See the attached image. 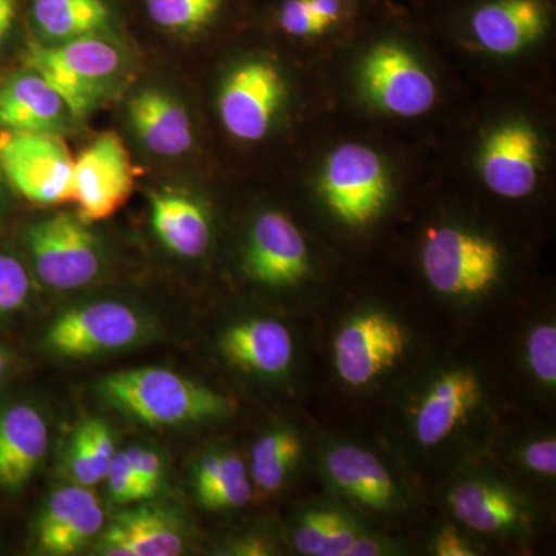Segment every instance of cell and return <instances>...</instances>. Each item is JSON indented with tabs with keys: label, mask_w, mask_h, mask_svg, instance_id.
<instances>
[{
	"label": "cell",
	"mask_w": 556,
	"mask_h": 556,
	"mask_svg": "<svg viewBox=\"0 0 556 556\" xmlns=\"http://www.w3.org/2000/svg\"><path fill=\"white\" fill-rule=\"evenodd\" d=\"M320 192L332 214L350 228H364L379 217L390 197V179L375 150L340 146L329 155Z\"/></svg>",
	"instance_id": "cell-6"
},
{
	"label": "cell",
	"mask_w": 556,
	"mask_h": 556,
	"mask_svg": "<svg viewBox=\"0 0 556 556\" xmlns=\"http://www.w3.org/2000/svg\"><path fill=\"white\" fill-rule=\"evenodd\" d=\"M434 554L439 556H475V547L453 527H445L433 541Z\"/></svg>",
	"instance_id": "cell-37"
},
{
	"label": "cell",
	"mask_w": 556,
	"mask_h": 556,
	"mask_svg": "<svg viewBox=\"0 0 556 556\" xmlns=\"http://www.w3.org/2000/svg\"><path fill=\"white\" fill-rule=\"evenodd\" d=\"M64 464L76 484L93 486L104 481L105 471L102 470L100 460L80 427L76 428L75 433L70 438Z\"/></svg>",
	"instance_id": "cell-32"
},
{
	"label": "cell",
	"mask_w": 556,
	"mask_h": 556,
	"mask_svg": "<svg viewBox=\"0 0 556 556\" xmlns=\"http://www.w3.org/2000/svg\"><path fill=\"white\" fill-rule=\"evenodd\" d=\"M229 551L230 555L241 556H262L274 554L273 544H270L266 538L257 535L239 538V540L233 541Z\"/></svg>",
	"instance_id": "cell-39"
},
{
	"label": "cell",
	"mask_w": 556,
	"mask_h": 556,
	"mask_svg": "<svg viewBox=\"0 0 556 556\" xmlns=\"http://www.w3.org/2000/svg\"><path fill=\"white\" fill-rule=\"evenodd\" d=\"M30 294L31 280L24 263L16 255L0 251V318L24 308Z\"/></svg>",
	"instance_id": "cell-30"
},
{
	"label": "cell",
	"mask_w": 556,
	"mask_h": 556,
	"mask_svg": "<svg viewBox=\"0 0 556 556\" xmlns=\"http://www.w3.org/2000/svg\"><path fill=\"white\" fill-rule=\"evenodd\" d=\"M407 329L382 311L350 318L334 339V367L350 387H365L401 361L408 348Z\"/></svg>",
	"instance_id": "cell-8"
},
{
	"label": "cell",
	"mask_w": 556,
	"mask_h": 556,
	"mask_svg": "<svg viewBox=\"0 0 556 556\" xmlns=\"http://www.w3.org/2000/svg\"><path fill=\"white\" fill-rule=\"evenodd\" d=\"M283 97V79L276 67L263 61L247 62L223 84L219 118L232 137L258 141L268 134Z\"/></svg>",
	"instance_id": "cell-10"
},
{
	"label": "cell",
	"mask_w": 556,
	"mask_h": 556,
	"mask_svg": "<svg viewBox=\"0 0 556 556\" xmlns=\"http://www.w3.org/2000/svg\"><path fill=\"white\" fill-rule=\"evenodd\" d=\"M225 0H146L150 20L167 31L192 33L217 20Z\"/></svg>",
	"instance_id": "cell-29"
},
{
	"label": "cell",
	"mask_w": 556,
	"mask_h": 556,
	"mask_svg": "<svg viewBox=\"0 0 556 556\" xmlns=\"http://www.w3.org/2000/svg\"><path fill=\"white\" fill-rule=\"evenodd\" d=\"M219 351L243 371L280 376L291 367L294 342L281 321L255 317L230 325L219 338Z\"/></svg>",
	"instance_id": "cell-18"
},
{
	"label": "cell",
	"mask_w": 556,
	"mask_h": 556,
	"mask_svg": "<svg viewBox=\"0 0 556 556\" xmlns=\"http://www.w3.org/2000/svg\"><path fill=\"white\" fill-rule=\"evenodd\" d=\"M104 481H108V492L112 503L131 504L146 500L124 450H119L113 455Z\"/></svg>",
	"instance_id": "cell-34"
},
{
	"label": "cell",
	"mask_w": 556,
	"mask_h": 556,
	"mask_svg": "<svg viewBox=\"0 0 556 556\" xmlns=\"http://www.w3.org/2000/svg\"><path fill=\"white\" fill-rule=\"evenodd\" d=\"M36 277L49 288L72 291L100 277L104 255L97 236L78 215L58 214L22 232Z\"/></svg>",
	"instance_id": "cell-2"
},
{
	"label": "cell",
	"mask_w": 556,
	"mask_h": 556,
	"mask_svg": "<svg viewBox=\"0 0 556 556\" xmlns=\"http://www.w3.org/2000/svg\"><path fill=\"white\" fill-rule=\"evenodd\" d=\"M527 362L533 376L547 388L556 386V328L541 324L527 338Z\"/></svg>",
	"instance_id": "cell-31"
},
{
	"label": "cell",
	"mask_w": 556,
	"mask_h": 556,
	"mask_svg": "<svg viewBox=\"0 0 556 556\" xmlns=\"http://www.w3.org/2000/svg\"><path fill=\"white\" fill-rule=\"evenodd\" d=\"M481 399V383L470 369H450L439 376L420 401L415 416V434L424 447H434L456 427Z\"/></svg>",
	"instance_id": "cell-19"
},
{
	"label": "cell",
	"mask_w": 556,
	"mask_h": 556,
	"mask_svg": "<svg viewBox=\"0 0 556 556\" xmlns=\"http://www.w3.org/2000/svg\"><path fill=\"white\" fill-rule=\"evenodd\" d=\"M17 0H0V51L5 47L14 20H16Z\"/></svg>",
	"instance_id": "cell-40"
},
{
	"label": "cell",
	"mask_w": 556,
	"mask_h": 556,
	"mask_svg": "<svg viewBox=\"0 0 556 556\" xmlns=\"http://www.w3.org/2000/svg\"><path fill=\"white\" fill-rule=\"evenodd\" d=\"M105 515L90 486H62L51 493L33 532L40 555L67 556L83 551L104 529Z\"/></svg>",
	"instance_id": "cell-11"
},
{
	"label": "cell",
	"mask_w": 556,
	"mask_h": 556,
	"mask_svg": "<svg viewBox=\"0 0 556 556\" xmlns=\"http://www.w3.org/2000/svg\"><path fill=\"white\" fill-rule=\"evenodd\" d=\"M38 42L58 46L90 35H105L112 14L104 0H31Z\"/></svg>",
	"instance_id": "cell-23"
},
{
	"label": "cell",
	"mask_w": 556,
	"mask_h": 556,
	"mask_svg": "<svg viewBox=\"0 0 556 556\" xmlns=\"http://www.w3.org/2000/svg\"><path fill=\"white\" fill-rule=\"evenodd\" d=\"M361 83L369 101L397 116L422 115L437 100L431 76L399 43L372 47L362 62Z\"/></svg>",
	"instance_id": "cell-9"
},
{
	"label": "cell",
	"mask_w": 556,
	"mask_h": 556,
	"mask_svg": "<svg viewBox=\"0 0 556 556\" xmlns=\"http://www.w3.org/2000/svg\"><path fill=\"white\" fill-rule=\"evenodd\" d=\"M277 20L281 30L294 38H314L331 30L318 17L311 0H281Z\"/></svg>",
	"instance_id": "cell-33"
},
{
	"label": "cell",
	"mask_w": 556,
	"mask_h": 556,
	"mask_svg": "<svg viewBox=\"0 0 556 556\" xmlns=\"http://www.w3.org/2000/svg\"><path fill=\"white\" fill-rule=\"evenodd\" d=\"M356 519L338 507H313L303 511L292 530V544L306 556H348L364 532Z\"/></svg>",
	"instance_id": "cell-26"
},
{
	"label": "cell",
	"mask_w": 556,
	"mask_h": 556,
	"mask_svg": "<svg viewBox=\"0 0 556 556\" xmlns=\"http://www.w3.org/2000/svg\"><path fill=\"white\" fill-rule=\"evenodd\" d=\"M17 361L16 354L7 346L5 343L0 342V391L5 388L9 380L13 378L14 371H16Z\"/></svg>",
	"instance_id": "cell-41"
},
{
	"label": "cell",
	"mask_w": 556,
	"mask_h": 556,
	"mask_svg": "<svg viewBox=\"0 0 556 556\" xmlns=\"http://www.w3.org/2000/svg\"><path fill=\"white\" fill-rule=\"evenodd\" d=\"M152 228L161 243L186 258L201 257L211 243V223L195 200L178 192H156L150 197Z\"/></svg>",
	"instance_id": "cell-22"
},
{
	"label": "cell",
	"mask_w": 556,
	"mask_h": 556,
	"mask_svg": "<svg viewBox=\"0 0 556 556\" xmlns=\"http://www.w3.org/2000/svg\"><path fill=\"white\" fill-rule=\"evenodd\" d=\"M112 525L123 533L130 556H175L185 551V529L178 518L164 508H127L115 515Z\"/></svg>",
	"instance_id": "cell-24"
},
{
	"label": "cell",
	"mask_w": 556,
	"mask_h": 556,
	"mask_svg": "<svg viewBox=\"0 0 556 556\" xmlns=\"http://www.w3.org/2000/svg\"><path fill=\"white\" fill-rule=\"evenodd\" d=\"M424 273L439 294L479 298L501 277L503 254L492 240L457 228L428 232L422 251Z\"/></svg>",
	"instance_id": "cell-4"
},
{
	"label": "cell",
	"mask_w": 556,
	"mask_h": 556,
	"mask_svg": "<svg viewBox=\"0 0 556 556\" xmlns=\"http://www.w3.org/2000/svg\"><path fill=\"white\" fill-rule=\"evenodd\" d=\"M396 546L390 543L387 538L378 536L376 533L364 532L357 536L356 543L348 552V556H382L397 554Z\"/></svg>",
	"instance_id": "cell-38"
},
{
	"label": "cell",
	"mask_w": 556,
	"mask_h": 556,
	"mask_svg": "<svg viewBox=\"0 0 556 556\" xmlns=\"http://www.w3.org/2000/svg\"><path fill=\"white\" fill-rule=\"evenodd\" d=\"M548 24V0H475L467 13L471 36L495 54L525 50L544 35Z\"/></svg>",
	"instance_id": "cell-13"
},
{
	"label": "cell",
	"mask_w": 556,
	"mask_h": 556,
	"mask_svg": "<svg viewBox=\"0 0 556 556\" xmlns=\"http://www.w3.org/2000/svg\"><path fill=\"white\" fill-rule=\"evenodd\" d=\"M65 102L47 80L27 68L0 84V129L60 135L67 126Z\"/></svg>",
	"instance_id": "cell-17"
},
{
	"label": "cell",
	"mask_w": 556,
	"mask_h": 556,
	"mask_svg": "<svg viewBox=\"0 0 556 556\" xmlns=\"http://www.w3.org/2000/svg\"><path fill=\"white\" fill-rule=\"evenodd\" d=\"M46 47L54 60L104 98L124 67L123 51L104 35L83 36Z\"/></svg>",
	"instance_id": "cell-25"
},
{
	"label": "cell",
	"mask_w": 556,
	"mask_h": 556,
	"mask_svg": "<svg viewBox=\"0 0 556 556\" xmlns=\"http://www.w3.org/2000/svg\"><path fill=\"white\" fill-rule=\"evenodd\" d=\"M195 493L201 506L208 510H229L247 506L252 497V484L243 459L236 453L223 452L217 477Z\"/></svg>",
	"instance_id": "cell-28"
},
{
	"label": "cell",
	"mask_w": 556,
	"mask_h": 556,
	"mask_svg": "<svg viewBox=\"0 0 556 556\" xmlns=\"http://www.w3.org/2000/svg\"><path fill=\"white\" fill-rule=\"evenodd\" d=\"M46 417L28 402L0 404V492L28 484L49 450Z\"/></svg>",
	"instance_id": "cell-15"
},
{
	"label": "cell",
	"mask_w": 556,
	"mask_h": 556,
	"mask_svg": "<svg viewBox=\"0 0 556 556\" xmlns=\"http://www.w3.org/2000/svg\"><path fill=\"white\" fill-rule=\"evenodd\" d=\"M131 130L153 155L175 159L193 144L188 112L166 91L146 89L131 97L127 105Z\"/></svg>",
	"instance_id": "cell-20"
},
{
	"label": "cell",
	"mask_w": 556,
	"mask_h": 556,
	"mask_svg": "<svg viewBox=\"0 0 556 556\" xmlns=\"http://www.w3.org/2000/svg\"><path fill=\"white\" fill-rule=\"evenodd\" d=\"M134 163L123 138L104 131L91 139L73 160V203L86 225L112 217L135 188Z\"/></svg>",
	"instance_id": "cell-7"
},
{
	"label": "cell",
	"mask_w": 556,
	"mask_h": 556,
	"mask_svg": "<svg viewBox=\"0 0 556 556\" xmlns=\"http://www.w3.org/2000/svg\"><path fill=\"white\" fill-rule=\"evenodd\" d=\"M302 439L291 427H277L257 439L251 452V475L262 493H276L298 466Z\"/></svg>",
	"instance_id": "cell-27"
},
{
	"label": "cell",
	"mask_w": 556,
	"mask_h": 556,
	"mask_svg": "<svg viewBox=\"0 0 556 556\" xmlns=\"http://www.w3.org/2000/svg\"><path fill=\"white\" fill-rule=\"evenodd\" d=\"M324 468L331 484L362 506L390 510L396 504L393 477L368 450L351 444L332 445L325 453Z\"/></svg>",
	"instance_id": "cell-21"
},
{
	"label": "cell",
	"mask_w": 556,
	"mask_h": 556,
	"mask_svg": "<svg viewBox=\"0 0 556 556\" xmlns=\"http://www.w3.org/2000/svg\"><path fill=\"white\" fill-rule=\"evenodd\" d=\"M244 269L266 287H291L308 276V248L294 223L280 212L260 215L249 236Z\"/></svg>",
	"instance_id": "cell-12"
},
{
	"label": "cell",
	"mask_w": 556,
	"mask_h": 556,
	"mask_svg": "<svg viewBox=\"0 0 556 556\" xmlns=\"http://www.w3.org/2000/svg\"><path fill=\"white\" fill-rule=\"evenodd\" d=\"M98 390L113 408L150 428L207 422L236 412L233 399L166 368L112 372Z\"/></svg>",
	"instance_id": "cell-1"
},
{
	"label": "cell",
	"mask_w": 556,
	"mask_h": 556,
	"mask_svg": "<svg viewBox=\"0 0 556 556\" xmlns=\"http://www.w3.org/2000/svg\"><path fill=\"white\" fill-rule=\"evenodd\" d=\"M526 467L535 473L554 478L556 475V441L554 438L543 439L527 445L522 450Z\"/></svg>",
	"instance_id": "cell-36"
},
{
	"label": "cell",
	"mask_w": 556,
	"mask_h": 556,
	"mask_svg": "<svg viewBox=\"0 0 556 556\" xmlns=\"http://www.w3.org/2000/svg\"><path fill=\"white\" fill-rule=\"evenodd\" d=\"M149 324L137 309L115 300L87 303L60 314L43 334L49 353L84 358L138 345L149 334Z\"/></svg>",
	"instance_id": "cell-5"
},
{
	"label": "cell",
	"mask_w": 556,
	"mask_h": 556,
	"mask_svg": "<svg viewBox=\"0 0 556 556\" xmlns=\"http://www.w3.org/2000/svg\"><path fill=\"white\" fill-rule=\"evenodd\" d=\"M2 175H3V174H2V169H0V178H2Z\"/></svg>",
	"instance_id": "cell-42"
},
{
	"label": "cell",
	"mask_w": 556,
	"mask_h": 556,
	"mask_svg": "<svg viewBox=\"0 0 556 556\" xmlns=\"http://www.w3.org/2000/svg\"><path fill=\"white\" fill-rule=\"evenodd\" d=\"M73 156L60 135L0 130V169L38 206L73 203Z\"/></svg>",
	"instance_id": "cell-3"
},
{
	"label": "cell",
	"mask_w": 556,
	"mask_h": 556,
	"mask_svg": "<svg viewBox=\"0 0 556 556\" xmlns=\"http://www.w3.org/2000/svg\"><path fill=\"white\" fill-rule=\"evenodd\" d=\"M448 506L463 525L486 535L522 532L529 526L517 493L489 478H466L453 485Z\"/></svg>",
	"instance_id": "cell-16"
},
{
	"label": "cell",
	"mask_w": 556,
	"mask_h": 556,
	"mask_svg": "<svg viewBox=\"0 0 556 556\" xmlns=\"http://www.w3.org/2000/svg\"><path fill=\"white\" fill-rule=\"evenodd\" d=\"M541 164V142L526 124H507L486 138L481 174L486 188L504 199L533 192Z\"/></svg>",
	"instance_id": "cell-14"
},
{
	"label": "cell",
	"mask_w": 556,
	"mask_h": 556,
	"mask_svg": "<svg viewBox=\"0 0 556 556\" xmlns=\"http://www.w3.org/2000/svg\"><path fill=\"white\" fill-rule=\"evenodd\" d=\"M124 452L129 459L134 477L137 478L146 500H149L159 492L163 481V459L155 450L141 447V445H131Z\"/></svg>",
	"instance_id": "cell-35"
}]
</instances>
